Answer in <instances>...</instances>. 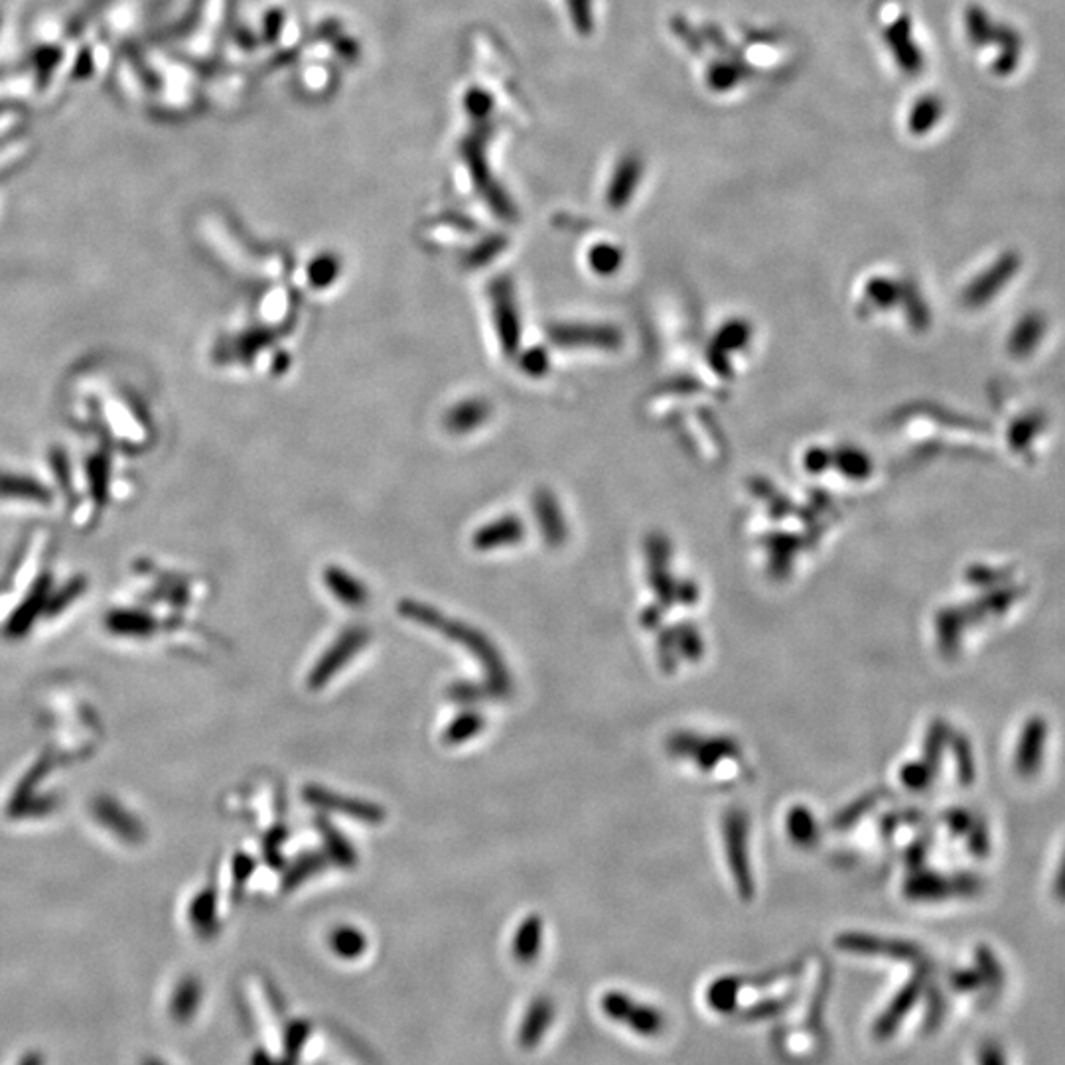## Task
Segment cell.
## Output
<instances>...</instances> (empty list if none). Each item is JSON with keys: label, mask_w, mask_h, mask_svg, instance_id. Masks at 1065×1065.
Instances as JSON below:
<instances>
[{"label": "cell", "mask_w": 1065, "mask_h": 1065, "mask_svg": "<svg viewBox=\"0 0 1065 1065\" xmlns=\"http://www.w3.org/2000/svg\"><path fill=\"white\" fill-rule=\"evenodd\" d=\"M521 533H523V525L515 517H501V519H496L494 523H488L486 527H482L476 533L474 545L478 549H482V551L505 547V545H511V543L519 541Z\"/></svg>", "instance_id": "obj_5"}, {"label": "cell", "mask_w": 1065, "mask_h": 1065, "mask_svg": "<svg viewBox=\"0 0 1065 1065\" xmlns=\"http://www.w3.org/2000/svg\"><path fill=\"white\" fill-rule=\"evenodd\" d=\"M141 1065H166L162 1060H156V1058H146Z\"/></svg>", "instance_id": "obj_12"}, {"label": "cell", "mask_w": 1065, "mask_h": 1065, "mask_svg": "<svg viewBox=\"0 0 1065 1065\" xmlns=\"http://www.w3.org/2000/svg\"><path fill=\"white\" fill-rule=\"evenodd\" d=\"M553 1018H555L553 1004L547 998L535 1000L529 1006V1010H527V1014L523 1018V1024L519 1028V1036H517L519 1038V1046L525 1048V1050L535 1048L541 1042V1038L545 1036V1032L549 1030V1024L553 1022Z\"/></svg>", "instance_id": "obj_3"}, {"label": "cell", "mask_w": 1065, "mask_h": 1065, "mask_svg": "<svg viewBox=\"0 0 1065 1065\" xmlns=\"http://www.w3.org/2000/svg\"><path fill=\"white\" fill-rule=\"evenodd\" d=\"M18 1065H44V1056L40 1052H28L22 1056Z\"/></svg>", "instance_id": "obj_11"}, {"label": "cell", "mask_w": 1065, "mask_h": 1065, "mask_svg": "<svg viewBox=\"0 0 1065 1065\" xmlns=\"http://www.w3.org/2000/svg\"><path fill=\"white\" fill-rule=\"evenodd\" d=\"M539 945H541V925L535 920H529L527 923H523L513 939V953L517 957V961H523V963H531L537 955H539Z\"/></svg>", "instance_id": "obj_9"}, {"label": "cell", "mask_w": 1065, "mask_h": 1065, "mask_svg": "<svg viewBox=\"0 0 1065 1065\" xmlns=\"http://www.w3.org/2000/svg\"><path fill=\"white\" fill-rule=\"evenodd\" d=\"M492 302H494V314H496L497 334H499L503 352L513 354L517 348V338H519V320H517L511 286L505 279H497L496 283L492 284Z\"/></svg>", "instance_id": "obj_2"}, {"label": "cell", "mask_w": 1065, "mask_h": 1065, "mask_svg": "<svg viewBox=\"0 0 1065 1065\" xmlns=\"http://www.w3.org/2000/svg\"><path fill=\"white\" fill-rule=\"evenodd\" d=\"M202 1004V985L196 977H184L172 991L168 1012L178 1024L190 1022Z\"/></svg>", "instance_id": "obj_4"}, {"label": "cell", "mask_w": 1065, "mask_h": 1065, "mask_svg": "<svg viewBox=\"0 0 1065 1065\" xmlns=\"http://www.w3.org/2000/svg\"><path fill=\"white\" fill-rule=\"evenodd\" d=\"M340 273V265L336 261V257H330V255H324L320 259H316L312 265H310V281L314 286H328L332 283Z\"/></svg>", "instance_id": "obj_10"}, {"label": "cell", "mask_w": 1065, "mask_h": 1065, "mask_svg": "<svg viewBox=\"0 0 1065 1065\" xmlns=\"http://www.w3.org/2000/svg\"><path fill=\"white\" fill-rule=\"evenodd\" d=\"M326 582L330 586V590L344 602V604H350V606H359L365 602V588L354 580L350 574L338 570V568H330L326 572Z\"/></svg>", "instance_id": "obj_8"}, {"label": "cell", "mask_w": 1065, "mask_h": 1065, "mask_svg": "<svg viewBox=\"0 0 1065 1065\" xmlns=\"http://www.w3.org/2000/svg\"><path fill=\"white\" fill-rule=\"evenodd\" d=\"M604 1014L616 1022L628 1024L641 1036H655L663 1030L665 1018L651 1006H641L622 993H610L602 1000Z\"/></svg>", "instance_id": "obj_1"}, {"label": "cell", "mask_w": 1065, "mask_h": 1065, "mask_svg": "<svg viewBox=\"0 0 1065 1065\" xmlns=\"http://www.w3.org/2000/svg\"><path fill=\"white\" fill-rule=\"evenodd\" d=\"M330 947L342 959H357L361 953H365L367 939L359 929L350 927V925H342L332 931Z\"/></svg>", "instance_id": "obj_7"}, {"label": "cell", "mask_w": 1065, "mask_h": 1065, "mask_svg": "<svg viewBox=\"0 0 1065 1065\" xmlns=\"http://www.w3.org/2000/svg\"><path fill=\"white\" fill-rule=\"evenodd\" d=\"M488 417H490V405L482 399H470V401H464L452 407V411L446 415V426L452 432L466 434L484 425Z\"/></svg>", "instance_id": "obj_6"}]
</instances>
